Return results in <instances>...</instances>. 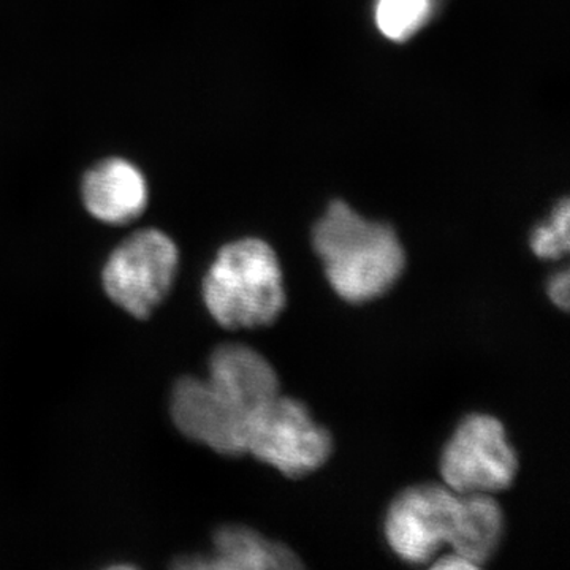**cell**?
I'll use <instances>...</instances> for the list:
<instances>
[{"instance_id": "obj_10", "label": "cell", "mask_w": 570, "mask_h": 570, "mask_svg": "<svg viewBox=\"0 0 570 570\" xmlns=\"http://www.w3.org/2000/svg\"><path fill=\"white\" fill-rule=\"evenodd\" d=\"M179 569L279 570L298 569L302 562L287 547L262 538L258 532L238 524H227L214 534L213 553L193 554L175 561Z\"/></svg>"}, {"instance_id": "obj_3", "label": "cell", "mask_w": 570, "mask_h": 570, "mask_svg": "<svg viewBox=\"0 0 570 570\" xmlns=\"http://www.w3.org/2000/svg\"><path fill=\"white\" fill-rule=\"evenodd\" d=\"M179 258L178 245L167 232L157 227L135 230L105 261V294L124 313L146 321L174 291Z\"/></svg>"}, {"instance_id": "obj_8", "label": "cell", "mask_w": 570, "mask_h": 570, "mask_svg": "<svg viewBox=\"0 0 570 570\" xmlns=\"http://www.w3.org/2000/svg\"><path fill=\"white\" fill-rule=\"evenodd\" d=\"M80 198L86 213L99 223L127 225L148 208L151 187L148 176L134 160L108 156L82 175Z\"/></svg>"}, {"instance_id": "obj_2", "label": "cell", "mask_w": 570, "mask_h": 570, "mask_svg": "<svg viewBox=\"0 0 570 570\" xmlns=\"http://www.w3.org/2000/svg\"><path fill=\"white\" fill-rule=\"evenodd\" d=\"M206 309L228 330L273 324L285 306L283 272L275 250L258 238L220 247L202 283Z\"/></svg>"}, {"instance_id": "obj_5", "label": "cell", "mask_w": 570, "mask_h": 570, "mask_svg": "<svg viewBox=\"0 0 570 570\" xmlns=\"http://www.w3.org/2000/svg\"><path fill=\"white\" fill-rule=\"evenodd\" d=\"M519 460L504 426L490 415H469L445 445L441 474L445 487L460 494H494L509 489Z\"/></svg>"}, {"instance_id": "obj_11", "label": "cell", "mask_w": 570, "mask_h": 570, "mask_svg": "<svg viewBox=\"0 0 570 570\" xmlns=\"http://www.w3.org/2000/svg\"><path fill=\"white\" fill-rule=\"evenodd\" d=\"M502 532L504 515L491 494H463L460 528L450 549L480 568L493 557Z\"/></svg>"}, {"instance_id": "obj_15", "label": "cell", "mask_w": 570, "mask_h": 570, "mask_svg": "<svg viewBox=\"0 0 570 570\" xmlns=\"http://www.w3.org/2000/svg\"><path fill=\"white\" fill-rule=\"evenodd\" d=\"M434 569H478L472 562L464 560L460 554L449 553L448 557L439 558L433 564Z\"/></svg>"}, {"instance_id": "obj_9", "label": "cell", "mask_w": 570, "mask_h": 570, "mask_svg": "<svg viewBox=\"0 0 570 570\" xmlns=\"http://www.w3.org/2000/svg\"><path fill=\"white\" fill-rule=\"evenodd\" d=\"M206 379L232 406L250 420L279 395V381L273 366L254 348L243 344L217 347L209 356Z\"/></svg>"}, {"instance_id": "obj_12", "label": "cell", "mask_w": 570, "mask_h": 570, "mask_svg": "<svg viewBox=\"0 0 570 570\" xmlns=\"http://www.w3.org/2000/svg\"><path fill=\"white\" fill-rule=\"evenodd\" d=\"M431 13L433 0H377L374 18L382 36L406 41L430 21Z\"/></svg>"}, {"instance_id": "obj_7", "label": "cell", "mask_w": 570, "mask_h": 570, "mask_svg": "<svg viewBox=\"0 0 570 570\" xmlns=\"http://www.w3.org/2000/svg\"><path fill=\"white\" fill-rule=\"evenodd\" d=\"M168 404L176 430L189 441L220 455H246L250 419L232 406L208 379H176Z\"/></svg>"}, {"instance_id": "obj_14", "label": "cell", "mask_w": 570, "mask_h": 570, "mask_svg": "<svg viewBox=\"0 0 570 570\" xmlns=\"http://www.w3.org/2000/svg\"><path fill=\"white\" fill-rule=\"evenodd\" d=\"M569 272H561L551 277L549 283V296L551 302L561 309L569 307Z\"/></svg>"}, {"instance_id": "obj_6", "label": "cell", "mask_w": 570, "mask_h": 570, "mask_svg": "<svg viewBox=\"0 0 570 570\" xmlns=\"http://www.w3.org/2000/svg\"><path fill=\"white\" fill-rule=\"evenodd\" d=\"M463 494L449 487L419 485L393 501L385 520L389 546L401 560L423 564L452 547L459 532Z\"/></svg>"}, {"instance_id": "obj_4", "label": "cell", "mask_w": 570, "mask_h": 570, "mask_svg": "<svg viewBox=\"0 0 570 570\" xmlns=\"http://www.w3.org/2000/svg\"><path fill=\"white\" fill-rule=\"evenodd\" d=\"M332 448L328 431L314 422L305 404L292 397L277 395L247 428L246 453L292 479L325 464Z\"/></svg>"}, {"instance_id": "obj_1", "label": "cell", "mask_w": 570, "mask_h": 570, "mask_svg": "<svg viewBox=\"0 0 570 570\" xmlns=\"http://www.w3.org/2000/svg\"><path fill=\"white\" fill-rule=\"evenodd\" d=\"M333 291L348 303L384 295L406 265L400 239L389 225L363 219L344 202H333L313 232Z\"/></svg>"}, {"instance_id": "obj_13", "label": "cell", "mask_w": 570, "mask_h": 570, "mask_svg": "<svg viewBox=\"0 0 570 570\" xmlns=\"http://www.w3.org/2000/svg\"><path fill=\"white\" fill-rule=\"evenodd\" d=\"M570 208L569 200L560 202L547 224L539 225L531 236V247L534 254L546 261H557L568 254L570 242Z\"/></svg>"}]
</instances>
